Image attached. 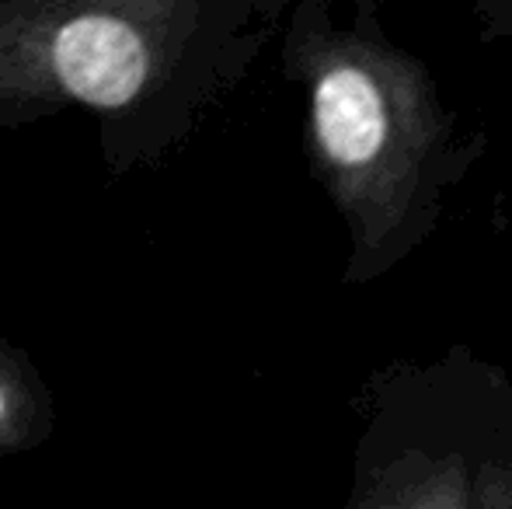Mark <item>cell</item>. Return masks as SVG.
Here are the masks:
<instances>
[{
  "mask_svg": "<svg viewBox=\"0 0 512 509\" xmlns=\"http://www.w3.org/2000/svg\"><path fill=\"white\" fill-rule=\"evenodd\" d=\"M199 0H0V119L119 112L168 77Z\"/></svg>",
  "mask_w": 512,
  "mask_h": 509,
  "instance_id": "1",
  "label": "cell"
},
{
  "mask_svg": "<svg viewBox=\"0 0 512 509\" xmlns=\"http://www.w3.org/2000/svg\"><path fill=\"white\" fill-rule=\"evenodd\" d=\"M398 77L359 46L328 49L310 67V136L345 203H363L380 171H408V91Z\"/></svg>",
  "mask_w": 512,
  "mask_h": 509,
  "instance_id": "2",
  "label": "cell"
},
{
  "mask_svg": "<svg viewBox=\"0 0 512 509\" xmlns=\"http://www.w3.org/2000/svg\"><path fill=\"white\" fill-rule=\"evenodd\" d=\"M53 433V394L28 356L0 339V454L35 450Z\"/></svg>",
  "mask_w": 512,
  "mask_h": 509,
  "instance_id": "3",
  "label": "cell"
}]
</instances>
